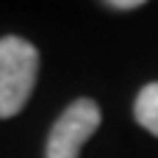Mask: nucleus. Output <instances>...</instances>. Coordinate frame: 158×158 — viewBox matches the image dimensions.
<instances>
[{
    "instance_id": "obj_2",
    "label": "nucleus",
    "mask_w": 158,
    "mask_h": 158,
    "mask_svg": "<svg viewBox=\"0 0 158 158\" xmlns=\"http://www.w3.org/2000/svg\"><path fill=\"white\" fill-rule=\"evenodd\" d=\"M100 106L89 97L75 100L64 114L56 119L50 136H47V158H78L81 147L89 142V136L100 128Z\"/></svg>"
},
{
    "instance_id": "obj_4",
    "label": "nucleus",
    "mask_w": 158,
    "mask_h": 158,
    "mask_svg": "<svg viewBox=\"0 0 158 158\" xmlns=\"http://www.w3.org/2000/svg\"><path fill=\"white\" fill-rule=\"evenodd\" d=\"M111 8H122V11H131V8H139V6H144L147 0H106Z\"/></svg>"
},
{
    "instance_id": "obj_3",
    "label": "nucleus",
    "mask_w": 158,
    "mask_h": 158,
    "mask_svg": "<svg viewBox=\"0 0 158 158\" xmlns=\"http://www.w3.org/2000/svg\"><path fill=\"white\" fill-rule=\"evenodd\" d=\"M133 117L144 131L158 136V83H147L139 92V97L133 103Z\"/></svg>"
},
{
    "instance_id": "obj_1",
    "label": "nucleus",
    "mask_w": 158,
    "mask_h": 158,
    "mask_svg": "<svg viewBox=\"0 0 158 158\" xmlns=\"http://www.w3.org/2000/svg\"><path fill=\"white\" fill-rule=\"evenodd\" d=\"M39 53L19 36L0 39V119H8L25 108L36 86Z\"/></svg>"
}]
</instances>
